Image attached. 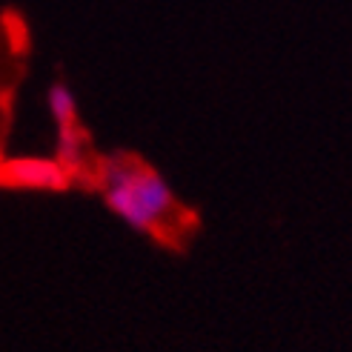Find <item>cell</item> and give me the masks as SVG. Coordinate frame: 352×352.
Here are the masks:
<instances>
[{"label": "cell", "mask_w": 352, "mask_h": 352, "mask_svg": "<svg viewBox=\"0 0 352 352\" xmlns=\"http://www.w3.org/2000/svg\"><path fill=\"white\" fill-rule=\"evenodd\" d=\"M49 112L55 118L58 126H75L78 123V103H75V95L72 89L58 80L49 86Z\"/></svg>", "instance_id": "cell-3"}, {"label": "cell", "mask_w": 352, "mask_h": 352, "mask_svg": "<svg viewBox=\"0 0 352 352\" xmlns=\"http://www.w3.org/2000/svg\"><path fill=\"white\" fill-rule=\"evenodd\" d=\"M0 184L14 189H63L69 184V175L58 166V161L17 157L0 166Z\"/></svg>", "instance_id": "cell-2"}, {"label": "cell", "mask_w": 352, "mask_h": 352, "mask_svg": "<svg viewBox=\"0 0 352 352\" xmlns=\"http://www.w3.org/2000/svg\"><path fill=\"white\" fill-rule=\"evenodd\" d=\"M80 149H83V132L75 126H58V166L69 175V169H75L80 164Z\"/></svg>", "instance_id": "cell-4"}, {"label": "cell", "mask_w": 352, "mask_h": 352, "mask_svg": "<svg viewBox=\"0 0 352 352\" xmlns=\"http://www.w3.org/2000/svg\"><path fill=\"white\" fill-rule=\"evenodd\" d=\"M103 201L112 212L126 221L132 230L155 235L166 241L169 232L178 226L181 206L175 201V192L169 184L144 161H132V157H112L103 166Z\"/></svg>", "instance_id": "cell-1"}]
</instances>
